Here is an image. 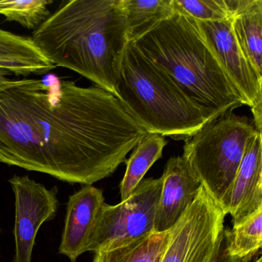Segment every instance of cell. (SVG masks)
<instances>
[{"instance_id": "obj_1", "label": "cell", "mask_w": 262, "mask_h": 262, "mask_svg": "<svg viewBox=\"0 0 262 262\" xmlns=\"http://www.w3.org/2000/svg\"><path fill=\"white\" fill-rule=\"evenodd\" d=\"M113 93L54 74L0 93V163L92 185L147 134Z\"/></svg>"}, {"instance_id": "obj_2", "label": "cell", "mask_w": 262, "mask_h": 262, "mask_svg": "<svg viewBox=\"0 0 262 262\" xmlns=\"http://www.w3.org/2000/svg\"><path fill=\"white\" fill-rule=\"evenodd\" d=\"M31 38L56 67L76 72L116 96L128 43L121 0L63 1Z\"/></svg>"}, {"instance_id": "obj_3", "label": "cell", "mask_w": 262, "mask_h": 262, "mask_svg": "<svg viewBox=\"0 0 262 262\" xmlns=\"http://www.w3.org/2000/svg\"><path fill=\"white\" fill-rule=\"evenodd\" d=\"M131 42L179 85L207 122L245 105L192 18L174 11Z\"/></svg>"}, {"instance_id": "obj_4", "label": "cell", "mask_w": 262, "mask_h": 262, "mask_svg": "<svg viewBox=\"0 0 262 262\" xmlns=\"http://www.w3.org/2000/svg\"><path fill=\"white\" fill-rule=\"evenodd\" d=\"M116 97L148 133L186 141L207 122L179 85L131 42L122 60Z\"/></svg>"}, {"instance_id": "obj_5", "label": "cell", "mask_w": 262, "mask_h": 262, "mask_svg": "<svg viewBox=\"0 0 262 262\" xmlns=\"http://www.w3.org/2000/svg\"><path fill=\"white\" fill-rule=\"evenodd\" d=\"M257 132L245 116L233 111L206 122L185 141L183 157L202 186L223 208L247 143Z\"/></svg>"}, {"instance_id": "obj_6", "label": "cell", "mask_w": 262, "mask_h": 262, "mask_svg": "<svg viewBox=\"0 0 262 262\" xmlns=\"http://www.w3.org/2000/svg\"><path fill=\"white\" fill-rule=\"evenodd\" d=\"M226 213L201 187L192 203L170 229L160 262H212L225 238Z\"/></svg>"}, {"instance_id": "obj_7", "label": "cell", "mask_w": 262, "mask_h": 262, "mask_svg": "<svg viewBox=\"0 0 262 262\" xmlns=\"http://www.w3.org/2000/svg\"><path fill=\"white\" fill-rule=\"evenodd\" d=\"M162 179H145L133 194L117 205L104 203L87 245V251L119 248L155 231Z\"/></svg>"}, {"instance_id": "obj_8", "label": "cell", "mask_w": 262, "mask_h": 262, "mask_svg": "<svg viewBox=\"0 0 262 262\" xmlns=\"http://www.w3.org/2000/svg\"><path fill=\"white\" fill-rule=\"evenodd\" d=\"M15 196V255L13 262H32L40 227L56 217L59 210L58 188H47L29 176L9 179Z\"/></svg>"}, {"instance_id": "obj_9", "label": "cell", "mask_w": 262, "mask_h": 262, "mask_svg": "<svg viewBox=\"0 0 262 262\" xmlns=\"http://www.w3.org/2000/svg\"><path fill=\"white\" fill-rule=\"evenodd\" d=\"M194 20L244 104L252 106L262 95V77L241 50L233 33L231 19L217 22Z\"/></svg>"}, {"instance_id": "obj_10", "label": "cell", "mask_w": 262, "mask_h": 262, "mask_svg": "<svg viewBox=\"0 0 262 262\" xmlns=\"http://www.w3.org/2000/svg\"><path fill=\"white\" fill-rule=\"evenodd\" d=\"M103 191L92 185H83L69 197L65 223L59 253L76 262L84 253L105 203Z\"/></svg>"}, {"instance_id": "obj_11", "label": "cell", "mask_w": 262, "mask_h": 262, "mask_svg": "<svg viewBox=\"0 0 262 262\" xmlns=\"http://www.w3.org/2000/svg\"><path fill=\"white\" fill-rule=\"evenodd\" d=\"M155 231H168L192 203L202 182L183 156L172 157L165 165Z\"/></svg>"}, {"instance_id": "obj_12", "label": "cell", "mask_w": 262, "mask_h": 262, "mask_svg": "<svg viewBox=\"0 0 262 262\" xmlns=\"http://www.w3.org/2000/svg\"><path fill=\"white\" fill-rule=\"evenodd\" d=\"M262 139L257 133L247 143L245 155L223 206L233 225L262 208Z\"/></svg>"}, {"instance_id": "obj_13", "label": "cell", "mask_w": 262, "mask_h": 262, "mask_svg": "<svg viewBox=\"0 0 262 262\" xmlns=\"http://www.w3.org/2000/svg\"><path fill=\"white\" fill-rule=\"evenodd\" d=\"M231 25L241 50L262 77V0H250L231 18Z\"/></svg>"}, {"instance_id": "obj_14", "label": "cell", "mask_w": 262, "mask_h": 262, "mask_svg": "<svg viewBox=\"0 0 262 262\" xmlns=\"http://www.w3.org/2000/svg\"><path fill=\"white\" fill-rule=\"evenodd\" d=\"M0 58L16 65L25 77L32 74H47L56 68L31 37L2 29H0Z\"/></svg>"}, {"instance_id": "obj_15", "label": "cell", "mask_w": 262, "mask_h": 262, "mask_svg": "<svg viewBox=\"0 0 262 262\" xmlns=\"http://www.w3.org/2000/svg\"><path fill=\"white\" fill-rule=\"evenodd\" d=\"M128 42H134L174 13L173 0H121Z\"/></svg>"}, {"instance_id": "obj_16", "label": "cell", "mask_w": 262, "mask_h": 262, "mask_svg": "<svg viewBox=\"0 0 262 262\" xmlns=\"http://www.w3.org/2000/svg\"><path fill=\"white\" fill-rule=\"evenodd\" d=\"M164 136L147 133L133 149L129 159L125 161L126 170L121 182V202L126 200L143 180L153 164L162 157V151L167 145Z\"/></svg>"}, {"instance_id": "obj_17", "label": "cell", "mask_w": 262, "mask_h": 262, "mask_svg": "<svg viewBox=\"0 0 262 262\" xmlns=\"http://www.w3.org/2000/svg\"><path fill=\"white\" fill-rule=\"evenodd\" d=\"M169 232L155 231L119 248L96 251L92 262H160Z\"/></svg>"}, {"instance_id": "obj_18", "label": "cell", "mask_w": 262, "mask_h": 262, "mask_svg": "<svg viewBox=\"0 0 262 262\" xmlns=\"http://www.w3.org/2000/svg\"><path fill=\"white\" fill-rule=\"evenodd\" d=\"M262 246V208L249 214L228 231V250L240 262H249Z\"/></svg>"}, {"instance_id": "obj_19", "label": "cell", "mask_w": 262, "mask_h": 262, "mask_svg": "<svg viewBox=\"0 0 262 262\" xmlns=\"http://www.w3.org/2000/svg\"><path fill=\"white\" fill-rule=\"evenodd\" d=\"M52 0H0V15L19 23L28 30H36L49 16Z\"/></svg>"}, {"instance_id": "obj_20", "label": "cell", "mask_w": 262, "mask_h": 262, "mask_svg": "<svg viewBox=\"0 0 262 262\" xmlns=\"http://www.w3.org/2000/svg\"><path fill=\"white\" fill-rule=\"evenodd\" d=\"M174 11L202 22L231 19L225 0H173Z\"/></svg>"}, {"instance_id": "obj_21", "label": "cell", "mask_w": 262, "mask_h": 262, "mask_svg": "<svg viewBox=\"0 0 262 262\" xmlns=\"http://www.w3.org/2000/svg\"><path fill=\"white\" fill-rule=\"evenodd\" d=\"M262 95L259 96L256 99L252 106L251 107L252 111L253 116H254V125L256 130L259 133H261V117H262Z\"/></svg>"}, {"instance_id": "obj_22", "label": "cell", "mask_w": 262, "mask_h": 262, "mask_svg": "<svg viewBox=\"0 0 262 262\" xmlns=\"http://www.w3.org/2000/svg\"><path fill=\"white\" fill-rule=\"evenodd\" d=\"M228 231H227L226 229V234H225V238L224 240L223 244H222V248H221L220 251H219L215 260L212 262H240L238 258L232 257L228 252Z\"/></svg>"}, {"instance_id": "obj_23", "label": "cell", "mask_w": 262, "mask_h": 262, "mask_svg": "<svg viewBox=\"0 0 262 262\" xmlns=\"http://www.w3.org/2000/svg\"><path fill=\"white\" fill-rule=\"evenodd\" d=\"M9 75H11V73L5 71V70H0V93L7 90V89L15 86V85H18V84L23 82L24 79H10V78L7 77Z\"/></svg>"}, {"instance_id": "obj_24", "label": "cell", "mask_w": 262, "mask_h": 262, "mask_svg": "<svg viewBox=\"0 0 262 262\" xmlns=\"http://www.w3.org/2000/svg\"><path fill=\"white\" fill-rule=\"evenodd\" d=\"M254 262H262V257L260 256V257H259L258 258L256 259Z\"/></svg>"}]
</instances>
